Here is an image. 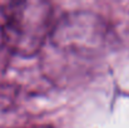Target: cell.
Returning a JSON list of instances; mask_svg holds the SVG:
<instances>
[{"instance_id": "6da1fadb", "label": "cell", "mask_w": 129, "mask_h": 128, "mask_svg": "<svg viewBox=\"0 0 129 128\" xmlns=\"http://www.w3.org/2000/svg\"><path fill=\"white\" fill-rule=\"evenodd\" d=\"M5 16L1 37L6 46L16 55L33 57L50 38L53 6L43 0H13L0 3Z\"/></svg>"}, {"instance_id": "7a4b0ae2", "label": "cell", "mask_w": 129, "mask_h": 128, "mask_svg": "<svg viewBox=\"0 0 129 128\" xmlns=\"http://www.w3.org/2000/svg\"><path fill=\"white\" fill-rule=\"evenodd\" d=\"M102 30V21L95 14L85 11L69 13L54 24L50 39L60 49L90 53L100 45Z\"/></svg>"}]
</instances>
